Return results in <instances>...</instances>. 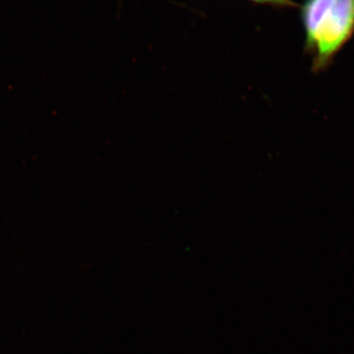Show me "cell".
I'll list each match as a JSON object with an SVG mask.
<instances>
[{
    "instance_id": "7a4b0ae2",
    "label": "cell",
    "mask_w": 354,
    "mask_h": 354,
    "mask_svg": "<svg viewBox=\"0 0 354 354\" xmlns=\"http://www.w3.org/2000/svg\"><path fill=\"white\" fill-rule=\"evenodd\" d=\"M256 3L268 4V6L276 7H293L295 6L293 0H250Z\"/></svg>"
},
{
    "instance_id": "6da1fadb",
    "label": "cell",
    "mask_w": 354,
    "mask_h": 354,
    "mask_svg": "<svg viewBox=\"0 0 354 354\" xmlns=\"http://www.w3.org/2000/svg\"><path fill=\"white\" fill-rule=\"evenodd\" d=\"M304 48L315 73L328 68L354 35V0H304Z\"/></svg>"
}]
</instances>
